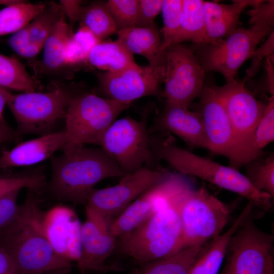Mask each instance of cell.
Segmentation results:
<instances>
[{"mask_svg":"<svg viewBox=\"0 0 274 274\" xmlns=\"http://www.w3.org/2000/svg\"><path fill=\"white\" fill-rule=\"evenodd\" d=\"M16 220L0 234V247L11 257L18 274L67 272L72 262L54 249L45 233L33 191L29 190Z\"/></svg>","mask_w":274,"mask_h":274,"instance_id":"cell-1","label":"cell"},{"mask_svg":"<svg viewBox=\"0 0 274 274\" xmlns=\"http://www.w3.org/2000/svg\"><path fill=\"white\" fill-rule=\"evenodd\" d=\"M186 181L164 199L147 220L130 233L118 238L120 251L144 264L182 250V228L179 205Z\"/></svg>","mask_w":274,"mask_h":274,"instance_id":"cell-2","label":"cell"},{"mask_svg":"<svg viewBox=\"0 0 274 274\" xmlns=\"http://www.w3.org/2000/svg\"><path fill=\"white\" fill-rule=\"evenodd\" d=\"M51 160V192L59 199L86 205L94 186L101 181L125 175L100 147L62 150Z\"/></svg>","mask_w":274,"mask_h":274,"instance_id":"cell-3","label":"cell"},{"mask_svg":"<svg viewBox=\"0 0 274 274\" xmlns=\"http://www.w3.org/2000/svg\"><path fill=\"white\" fill-rule=\"evenodd\" d=\"M151 143L154 155L179 173L237 193L265 211L271 208L270 195L257 190L237 169L194 154L167 140H151Z\"/></svg>","mask_w":274,"mask_h":274,"instance_id":"cell-4","label":"cell"},{"mask_svg":"<svg viewBox=\"0 0 274 274\" xmlns=\"http://www.w3.org/2000/svg\"><path fill=\"white\" fill-rule=\"evenodd\" d=\"M246 29L238 27L223 39L191 48L205 72L221 74L226 82L235 79L238 69L252 57L258 45L272 32L273 23L252 21Z\"/></svg>","mask_w":274,"mask_h":274,"instance_id":"cell-5","label":"cell"},{"mask_svg":"<svg viewBox=\"0 0 274 274\" xmlns=\"http://www.w3.org/2000/svg\"><path fill=\"white\" fill-rule=\"evenodd\" d=\"M129 105L93 93L73 96L64 117L67 141L62 150L98 145L106 130Z\"/></svg>","mask_w":274,"mask_h":274,"instance_id":"cell-6","label":"cell"},{"mask_svg":"<svg viewBox=\"0 0 274 274\" xmlns=\"http://www.w3.org/2000/svg\"><path fill=\"white\" fill-rule=\"evenodd\" d=\"M215 88L231 126L234 158L231 166L237 169L256 158L253 151V138L266 104L258 100L243 82L235 79Z\"/></svg>","mask_w":274,"mask_h":274,"instance_id":"cell-7","label":"cell"},{"mask_svg":"<svg viewBox=\"0 0 274 274\" xmlns=\"http://www.w3.org/2000/svg\"><path fill=\"white\" fill-rule=\"evenodd\" d=\"M229 207L202 185L188 187L182 194L179 205L182 224V249L206 243L221 234L230 217Z\"/></svg>","mask_w":274,"mask_h":274,"instance_id":"cell-8","label":"cell"},{"mask_svg":"<svg viewBox=\"0 0 274 274\" xmlns=\"http://www.w3.org/2000/svg\"><path fill=\"white\" fill-rule=\"evenodd\" d=\"M98 145L125 175L149 167L154 157L146 124L129 116L114 121Z\"/></svg>","mask_w":274,"mask_h":274,"instance_id":"cell-9","label":"cell"},{"mask_svg":"<svg viewBox=\"0 0 274 274\" xmlns=\"http://www.w3.org/2000/svg\"><path fill=\"white\" fill-rule=\"evenodd\" d=\"M205 72L191 48L181 44L166 48L163 63L162 93L166 104L188 108L202 94Z\"/></svg>","mask_w":274,"mask_h":274,"instance_id":"cell-10","label":"cell"},{"mask_svg":"<svg viewBox=\"0 0 274 274\" xmlns=\"http://www.w3.org/2000/svg\"><path fill=\"white\" fill-rule=\"evenodd\" d=\"M73 96L60 88L47 92L11 93L7 105L16 120L19 133L44 135L64 118Z\"/></svg>","mask_w":274,"mask_h":274,"instance_id":"cell-11","label":"cell"},{"mask_svg":"<svg viewBox=\"0 0 274 274\" xmlns=\"http://www.w3.org/2000/svg\"><path fill=\"white\" fill-rule=\"evenodd\" d=\"M273 235L258 228L251 216L232 236L221 274H273Z\"/></svg>","mask_w":274,"mask_h":274,"instance_id":"cell-12","label":"cell"},{"mask_svg":"<svg viewBox=\"0 0 274 274\" xmlns=\"http://www.w3.org/2000/svg\"><path fill=\"white\" fill-rule=\"evenodd\" d=\"M168 173L143 167L122 177L116 185L93 189L85 206L105 217L111 223L135 199L165 179Z\"/></svg>","mask_w":274,"mask_h":274,"instance_id":"cell-13","label":"cell"},{"mask_svg":"<svg viewBox=\"0 0 274 274\" xmlns=\"http://www.w3.org/2000/svg\"><path fill=\"white\" fill-rule=\"evenodd\" d=\"M102 92L110 98L130 105L141 97L157 96L163 83V66L138 64L117 72H105L97 75Z\"/></svg>","mask_w":274,"mask_h":274,"instance_id":"cell-14","label":"cell"},{"mask_svg":"<svg viewBox=\"0 0 274 274\" xmlns=\"http://www.w3.org/2000/svg\"><path fill=\"white\" fill-rule=\"evenodd\" d=\"M85 212L86 219L80 232L81 254L77 261L79 269L84 274L89 271L121 270L120 267L106 263L117 245V238L110 231L111 223L87 206Z\"/></svg>","mask_w":274,"mask_h":274,"instance_id":"cell-15","label":"cell"},{"mask_svg":"<svg viewBox=\"0 0 274 274\" xmlns=\"http://www.w3.org/2000/svg\"><path fill=\"white\" fill-rule=\"evenodd\" d=\"M200 97L198 112L203 124L208 150L227 157L231 166L234 158V138L224 106L215 87H204Z\"/></svg>","mask_w":274,"mask_h":274,"instance_id":"cell-16","label":"cell"},{"mask_svg":"<svg viewBox=\"0 0 274 274\" xmlns=\"http://www.w3.org/2000/svg\"><path fill=\"white\" fill-rule=\"evenodd\" d=\"M184 180L180 175L169 174L135 199L112 222L111 233L117 238L131 232L152 215L161 202Z\"/></svg>","mask_w":274,"mask_h":274,"instance_id":"cell-17","label":"cell"},{"mask_svg":"<svg viewBox=\"0 0 274 274\" xmlns=\"http://www.w3.org/2000/svg\"><path fill=\"white\" fill-rule=\"evenodd\" d=\"M45 233L55 251L70 261L81 254V224L75 212L63 206H56L44 214Z\"/></svg>","mask_w":274,"mask_h":274,"instance_id":"cell-18","label":"cell"},{"mask_svg":"<svg viewBox=\"0 0 274 274\" xmlns=\"http://www.w3.org/2000/svg\"><path fill=\"white\" fill-rule=\"evenodd\" d=\"M64 129L22 142L0 156V168L26 166L40 163L62 149L66 143Z\"/></svg>","mask_w":274,"mask_h":274,"instance_id":"cell-19","label":"cell"},{"mask_svg":"<svg viewBox=\"0 0 274 274\" xmlns=\"http://www.w3.org/2000/svg\"><path fill=\"white\" fill-rule=\"evenodd\" d=\"M156 125L161 130L175 134L190 147L208 150L203 124L198 112L190 111L185 107L166 104L157 119Z\"/></svg>","mask_w":274,"mask_h":274,"instance_id":"cell-20","label":"cell"},{"mask_svg":"<svg viewBox=\"0 0 274 274\" xmlns=\"http://www.w3.org/2000/svg\"><path fill=\"white\" fill-rule=\"evenodd\" d=\"M257 0H235L231 4L203 1L204 40L203 44L214 43L226 37L238 27L241 14Z\"/></svg>","mask_w":274,"mask_h":274,"instance_id":"cell-21","label":"cell"},{"mask_svg":"<svg viewBox=\"0 0 274 274\" xmlns=\"http://www.w3.org/2000/svg\"><path fill=\"white\" fill-rule=\"evenodd\" d=\"M254 206L249 201L230 228L207 244L192 264L189 274H218L232 236L251 216Z\"/></svg>","mask_w":274,"mask_h":274,"instance_id":"cell-22","label":"cell"},{"mask_svg":"<svg viewBox=\"0 0 274 274\" xmlns=\"http://www.w3.org/2000/svg\"><path fill=\"white\" fill-rule=\"evenodd\" d=\"M117 34V40L131 54L143 56L151 66H163L165 50L162 48V40L155 25L150 27L135 26L118 31Z\"/></svg>","mask_w":274,"mask_h":274,"instance_id":"cell-23","label":"cell"},{"mask_svg":"<svg viewBox=\"0 0 274 274\" xmlns=\"http://www.w3.org/2000/svg\"><path fill=\"white\" fill-rule=\"evenodd\" d=\"M87 60L99 70L112 73L137 64L133 55L117 40L100 42L90 51Z\"/></svg>","mask_w":274,"mask_h":274,"instance_id":"cell-24","label":"cell"},{"mask_svg":"<svg viewBox=\"0 0 274 274\" xmlns=\"http://www.w3.org/2000/svg\"><path fill=\"white\" fill-rule=\"evenodd\" d=\"M185 248L161 259L142 264L138 274H189L195 259L208 243Z\"/></svg>","mask_w":274,"mask_h":274,"instance_id":"cell-25","label":"cell"},{"mask_svg":"<svg viewBox=\"0 0 274 274\" xmlns=\"http://www.w3.org/2000/svg\"><path fill=\"white\" fill-rule=\"evenodd\" d=\"M204 19L203 1L183 0L179 32L176 43L191 41L195 44H203Z\"/></svg>","mask_w":274,"mask_h":274,"instance_id":"cell-26","label":"cell"},{"mask_svg":"<svg viewBox=\"0 0 274 274\" xmlns=\"http://www.w3.org/2000/svg\"><path fill=\"white\" fill-rule=\"evenodd\" d=\"M46 6L43 3L30 4L16 1L0 10V36L15 33L22 29Z\"/></svg>","mask_w":274,"mask_h":274,"instance_id":"cell-27","label":"cell"},{"mask_svg":"<svg viewBox=\"0 0 274 274\" xmlns=\"http://www.w3.org/2000/svg\"><path fill=\"white\" fill-rule=\"evenodd\" d=\"M73 32L65 15L56 23L43 46V63L50 70L58 69L65 65L66 46Z\"/></svg>","mask_w":274,"mask_h":274,"instance_id":"cell-28","label":"cell"},{"mask_svg":"<svg viewBox=\"0 0 274 274\" xmlns=\"http://www.w3.org/2000/svg\"><path fill=\"white\" fill-rule=\"evenodd\" d=\"M0 87L27 92L39 89L40 83L19 60L0 54Z\"/></svg>","mask_w":274,"mask_h":274,"instance_id":"cell-29","label":"cell"},{"mask_svg":"<svg viewBox=\"0 0 274 274\" xmlns=\"http://www.w3.org/2000/svg\"><path fill=\"white\" fill-rule=\"evenodd\" d=\"M78 21L80 26L87 28L101 41L118 31L105 3L95 2L82 6Z\"/></svg>","mask_w":274,"mask_h":274,"instance_id":"cell-30","label":"cell"},{"mask_svg":"<svg viewBox=\"0 0 274 274\" xmlns=\"http://www.w3.org/2000/svg\"><path fill=\"white\" fill-rule=\"evenodd\" d=\"M246 177L259 191L274 196V157H259L246 164Z\"/></svg>","mask_w":274,"mask_h":274,"instance_id":"cell-31","label":"cell"},{"mask_svg":"<svg viewBox=\"0 0 274 274\" xmlns=\"http://www.w3.org/2000/svg\"><path fill=\"white\" fill-rule=\"evenodd\" d=\"M64 15L60 5L46 6L28 24L30 42L44 45L54 25Z\"/></svg>","mask_w":274,"mask_h":274,"instance_id":"cell-32","label":"cell"},{"mask_svg":"<svg viewBox=\"0 0 274 274\" xmlns=\"http://www.w3.org/2000/svg\"><path fill=\"white\" fill-rule=\"evenodd\" d=\"M183 0H163L161 8L163 26L161 29L163 36L162 48L176 44L180 29V17Z\"/></svg>","mask_w":274,"mask_h":274,"instance_id":"cell-33","label":"cell"},{"mask_svg":"<svg viewBox=\"0 0 274 274\" xmlns=\"http://www.w3.org/2000/svg\"><path fill=\"white\" fill-rule=\"evenodd\" d=\"M273 141L274 95H271L254 133L252 148L255 157H260L264 148Z\"/></svg>","mask_w":274,"mask_h":274,"instance_id":"cell-34","label":"cell"},{"mask_svg":"<svg viewBox=\"0 0 274 274\" xmlns=\"http://www.w3.org/2000/svg\"><path fill=\"white\" fill-rule=\"evenodd\" d=\"M105 4L118 31L136 26L138 0H109Z\"/></svg>","mask_w":274,"mask_h":274,"instance_id":"cell-35","label":"cell"},{"mask_svg":"<svg viewBox=\"0 0 274 274\" xmlns=\"http://www.w3.org/2000/svg\"><path fill=\"white\" fill-rule=\"evenodd\" d=\"M45 183V177L40 172L0 176V197L13 191L24 188L37 191L41 189Z\"/></svg>","mask_w":274,"mask_h":274,"instance_id":"cell-36","label":"cell"},{"mask_svg":"<svg viewBox=\"0 0 274 274\" xmlns=\"http://www.w3.org/2000/svg\"><path fill=\"white\" fill-rule=\"evenodd\" d=\"M20 191L14 190L0 197V234L14 223L20 214L21 204H17Z\"/></svg>","mask_w":274,"mask_h":274,"instance_id":"cell-37","label":"cell"},{"mask_svg":"<svg viewBox=\"0 0 274 274\" xmlns=\"http://www.w3.org/2000/svg\"><path fill=\"white\" fill-rule=\"evenodd\" d=\"M10 47L19 55L27 58L36 56L43 48V45L29 41L28 24L14 33L9 39Z\"/></svg>","mask_w":274,"mask_h":274,"instance_id":"cell-38","label":"cell"},{"mask_svg":"<svg viewBox=\"0 0 274 274\" xmlns=\"http://www.w3.org/2000/svg\"><path fill=\"white\" fill-rule=\"evenodd\" d=\"M163 0L139 1L137 26L150 27L154 25V20L161 12Z\"/></svg>","mask_w":274,"mask_h":274,"instance_id":"cell-39","label":"cell"},{"mask_svg":"<svg viewBox=\"0 0 274 274\" xmlns=\"http://www.w3.org/2000/svg\"><path fill=\"white\" fill-rule=\"evenodd\" d=\"M273 31L268 36L267 40L254 51L251 58H253L251 65L247 71V76L249 78L254 76L259 71L261 61L264 57H269L273 53L274 48Z\"/></svg>","mask_w":274,"mask_h":274,"instance_id":"cell-40","label":"cell"},{"mask_svg":"<svg viewBox=\"0 0 274 274\" xmlns=\"http://www.w3.org/2000/svg\"><path fill=\"white\" fill-rule=\"evenodd\" d=\"M72 35L69 38L66 46L65 65H74L80 63L87 60L88 58V55L74 40Z\"/></svg>","mask_w":274,"mask_h":274,"instance_id":"cell-41","label":"cell"},{"mask_svg":"<svg viewBox=\"0 0 274 274\" xmlns=\"http://www.w3.org/2000/svg\"><path fill=\"white\" fill-rule=\"evenodd\" d=\"M72 36L88 55V56L92 48L102 41L96 37L87 28L84 26H80L79 29L73 34Z\"/></svg>","mask_w":274,"mask_h":274,"instance_id":"cell-42","label":"cell"},{"mask_svg":"<svg viewBox=\"0 0 274 274\" xmlns=\"http://www.w3.org/2000/svg\"><path fill=\"white\" fill-rule=\"evenodd\" d=\"M64 14H66L72 23L78 21L80 9L82 7L80 1H60Z\"/></svg>","mask_w":274,"mask_h":274,"instance_id":"cell-43","label":"cell"},{"mask_svg":"<svg viewBox=\"0 0 274 274\" xmlns=\"http://www.w3.org/2000/svg\"><path fill=\"white\" fill-rule=\"evenodd\" d=\"M0 274H18L11 257L2 247H0Z\"/></svg>","mask_w":274,"mask_h":274,"instance_id":"cell-44","label":"cell"},{"mask_svg":"<svg viewBox=\"0 0 274 274\" xmlns=\"http://www.w3.org/2000/svg\"><path fill=\"white\" fill-rule=\"evenodd\" d=\"M19 133L9 127L6 123L0 122V145L17 138Z\"/></svg>","mask_w":274,"mask_h":274,"instance_id":"cell-45","label":"cell"},{"mask_svg":"<svg viewBox=\"0 0 274 274\" xmlns=\"http://www.w3.org/2000/svg\"><path fill=\"white\" fill-rule=\"evenodd\" d=\"M12 93L4 88L0 87V122L6 123L4 117V110Z\"/></svg>","mask_w":274,"mask_h":274,"instance_id":"cell-46","label":"cell"},{"mask_svg":"<svg viewBox=\"0 0 274 274\" xmlns=\"http://www.w3.org/2000/svg\"><path fill=\"white\" fill-rule=\"evenodd\" d=\"M130 274H138V269H135Z\"/></svg>","mask_w":274,"mask_h":274,"instance_id":"cell-47","label":"cell"},{"mask_svg":"<svg viewBox=\"0 0 274 274\" xmlns=\"http://www.w3.org/2000/svg\"><path fill=\"white\" fill-rule=\"evenodd\" d=\"M250 21H251V20H250ZM262 21H265V20H262ZM273 22V21H272Z\"/></svg>","mask_w":274,"mask_h":274,"instance_id":"cell-48","label":"cell"}]
</instances>
